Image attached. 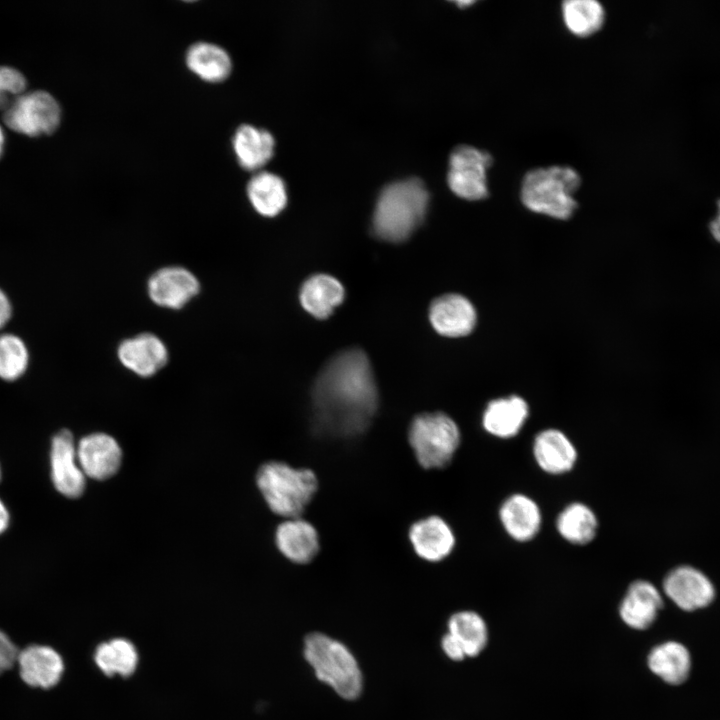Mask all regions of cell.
Returning <instances> with one entry per match:
<instances>
[{"label":"cell","instance_id":"cell-1","mask_svg":"<svg viewBox=\"0 0 720 720\" xmlns=\"http://www.w3.org/2000/svg\"><path fill=\"white\" fill-rule=\"evenodd\" d=\"M378 406V391L367 355L350 348L334 355L321 369L312 390L313 421L334 437L364 432Z\"/></svg>","mask_w":720,"mask_h":720},{"label":"cell","instance_id":"cell-2","mask_svg":"<svg viewBox=\"0 0 720 720\" xmlns=\"http://www.w3.org/2000/svg\"><path fill=\"white\" fill-rule=\"evenodd\" d=\"M428 202V190L417 177L386 185L379 194L373 213V232L389 242L406 240L423 222Z\"/></svg>","mask_w":720,"mask_h":720},{"label":"cell","instance_id":"cell-3","mask_svg":"<svg viewBox=\"0 0 720 720\" xmlns=\"http://www.w3.org/2000/svg\"><path fill=\"white\" fill-rule=\"evenodd\" d=\"M580 185L581 177L572 167L534 168L521 181L520 198L532 212L566 220L577 208L575 194Z\"/></svg>","mask_w":720,"mask_h":720},{"label":"cell","instance_id":"cell-4","mask_svg":"<svg viewBox=\"0 0 720 720\" xmlns=\"http://www.w3.org/2000/svg\"><path fill=\"white\" fill-rule=\"evenodd\" d=\"M256 480L269 508L290 519L303 513L318 488L313 471L275 461L263 464Z\"/></svg>","mask_w":720,"mask_h":720},{"label":"cell","instance_id":"cell-5","mask_svg":"<svg viewBox=\"0 0 720 720\" xmlns=\"http://www.w3.org/2000/svg\"><path fill=\"white\" fill-rule=\"evenodd\" d=\"M304 657L316 677L328 684L342 698L354 700L362 690L358 663L341 642L320 632L309 633L304 639Z\"/></svg>","mask_w":720,"mask_h":720},{"label":"cell","instance_id":"cell-6","mask_svg":"<svg viewBox=\"0 0 720 720\" xmlns=\"http://www.w3.org/2000/svg\"><path fill=\"white\" fill-rule=\"evenodd\" d=\"M408 439L422 467L442 468L459 447L460 431L455 421L442 412L422 413L412 420Z\"/></svg>","mask_w":720,"mask_h":720},{"label":"cell","instance_id":"cell-7","mask_svg":"<svg viewBox=\"0 0 720 720\" xmlns=\"http://www.w3.org/2000/svg\"><path fill=\"white\" fill-rule=\"evenodd\" d=\"M5 125L29 137L50 135L61 122V107L48 92L36 90L16 97L3 113Z\"/></svg>","mask_w":720,"mask_h":720},{"label":"cell","instance_id":"cell-8","mask_svg":"<svg viewBox=\"0 0 720 720\" xmlns=\"http://www.w3.org/2000/svg\"><path fill=\"white\" fill-rule=\"evenodd\" d=\"M492 155L470 145L456 146L449 156L447 182L458 197L469 201L483 200L489 195L488 170Z\"/></svg>","mask_w":720,"mask_h":720},{"label":"cell","instance_id":"cell-9","mask_svg":"<svg viewBox=\"0 0 720 720\" xmlns=\"http://www.w3.org/2000/svg\"><path fill=\"white\" fill-rule=\"evenodd\" d=\"M201 290L197 276L186 267L169 265L154 271L147 280L146 291L156 306L180 310L188 305Z\"/></svg>","mask_w":720,"mask_h":720},{"label":"cell","instance_id":"cell-10","mask_svg":"<svg viewBox=\"0 0 720 720\" xmlns=\"http://www.w3.org/2000/svg\"><path fill=\"white\" fill-rule=\"evenodd\" d=\"M116 355L125 369L141 378L155 376L169 361L165 342L151 332L123 339L117 346Z\"/></svg>","mask_w":720,"mask_h":720},{"label":"cell","instance_id":"cell-11","mask_svg":"<svg viewBox=\"0 0 720 720\" xmlns=\"http://www.w3.org/2000/svg\"><path fill=\"white\" fill-rule=\"evenodd\" d=\"M663 591L684 611L707 607L715 597L711 580L699 569L688 565L676 567L666 575Z\"/></svg>","mask_w":720,"mask_h":720},{"label":"cell","instance_id":"cell-12","mask_svg":"<svg viewBox=\"0 0 720 720\" xmlns=\"http://www.w3.org/2000/svg\"><path fill=\"white\" fill-rule=\"evenodd\" d=\"M51 478L56 490L68 498L80 497L85 489V474L77 458L72 433L62 429L52 438Z\"/></svg>","mask_w":720,"mask_h":720},{"label":"cell","instance_id":"cell-13","mask_svg":"<svg viewBox=\"0 0 720 720\" xmlns=\"http://www.w3.org/2000/svg\"><path fill=\"white\" fill-rule=\"evenodd\" d=\"M79 465L85 476L105 480L113 476L121 464L122 452L117 441L104 433L83 437L76 446Z\"/></svg>","mask_w":720,"mask_h":720},{"label":"cell","instance_id":"cell-14","mask_svg":"<svg viewBox=\"0 0 720 720\" xmlns=\"http://www.w3.org/2000/svg\"><path fill=\"white\" fill-rule=\"evenodd\" d=\"M429 319L433 328L447 337L468 335L476 323V311L472 303L459 294H446L436 298L430 305Z\"/></svg>","mask_w":720,"mask_h":720},{"label":"cell","instance_id":"cell-15","mask_svg":"<svg viewBox=\"0 0 720 720\" xmlns=\"http://www.w3.org/2000/svg\"><path fill=\"white\" fill-rule=\"evenodd\" d=\"M663 607L660 591L649 581L630 584L619 606L622 621L632 629L645 630L656 620Z\"/></svg>","mask_w":720,"mask_h":720},{"label":"cell","instance_id":"cell-16","mask_svg":"<svg viewBox=\"0 0 720 720\" xmlns=\"http://www.w3.org/2000/svg\"><path fill=\"white\" fill-rule=\"evenodd\" d=\"M409 539L416 554L430 562L443 560L455 546L451 527L438 516L416 521L409 529Z\"/></svg>","mask_w":720,"mask_h":720},{"label":"cell","instance_id":"cell-17","mask_svg":"<svg viewBox=\"0 0 720 720\" xmlns=\"http://www.w3.org/2000/svg\"><path fill=\"white\" fill-rule=\"evenodd\" d=\"M22 680L32 686L51 688L60 680L64 663L51 647L31 645L20 651L17 658Z\"/></svg>","mask_w":720,"mask_h":720},{"label":"cell","instance_id":"cell-18","mask_svg":"<svg viewBox=\"0 0 720 720\" xmlns=\"http://www.w3.org/2000/svg\"><path fill=\"white\" fill-rule=\"evenodd\" d=\"M533 455L538 466L553 475L570 471L577 460V451L571 440L562 431L552 428L537 434Z\"/></svg>","mask_w":720,"mask_h":720},{"label":"cell","instance_id":"cell-19","mask_svg":"<svg viewBox=\"0 0 720 720\" xmlns=\"http://www.w3.org/2000/svg\"><path fill=\"white\" fill-rule=\"evenodd\" d=\"M280 552L298 564L310 562L319 551L318 533L309 522L292 518L281 523L275 534Z\"/></svg>","mask_w":720,"mask_h":720},{"label":"cell","instance_id":"cell-20","mask_svg":"<svg viewBox=\"0 0 720 720\" xmlns=\"http://www.w3.org/2000/svg\"><path fill=\"white\" fill-rule=\"evenodd\" d=\"M499 518L507 534L518 542L534 538L541 526L537 503L524 494L509 496L500 507Z\"/></svg>","mask_w":720,"mask_h":720},{"label":"cell","instance_id":"cell-21","mask_svg":"<svg viewBox=\"0 0 720 720\" xmlns=\"http://www.w3.org/2000/svg\"><path fill=\"white\" fill-rule=\"evenodd\" d=\"M274 145V137L268 130L250 124L240 125L232 138L237 162L248 171L264 166L273 156Z\"/></svg>","mask_w":720,"mask_h":720},{"label":"cell","instance_id":"cell-22","mask_svg":"<svg viewBox=\"0 0 720 720\" xmlns=\"http://www.w3.org/2000/svg\"><path fill=\"white\" fill-rule=\"evenodd\" d=\"M529 409L524 399L509 396L492 400L482 418L486 432L498 438H511L519 433L528 417Z\"/></svg>","mask_w":720,"mask_h":720},{"label":"cell","instance_id":"cell-23","mask_svg":"<svg viewBox=\"0 0 720 720\" xmlns=\"http://www.w3.org/2000/svg\"><path fill=\"white\" fill-rule=\"evenodd\" d=\"M185 63L193 74L210 83L226 80L232 71V60L228 52L210 42L199 41L192 44L186 51Z\"/></svg>","mask_w":720,"mask_h":720},{"label":"cell","instance_id":"cell-24","mask_svg":"<svg viewBox=\"0 0 720 720\" xmlns=\"http://www.w3.org/2000/svg\"><path fill=\"white\" fill-rule=\"evenodd\" d=\"M344 288L328 274H315L303 283L299 293L303 308L316 318H327L344 299Z\"/></svg>","mask_w":720,"mask_h":720},{"label":"cell","instance_id":"cell-25","mask_svg":"<svg viewBox=\"0 0 720 720\" xmlns=\"http://www.w3.org/2000/svg\"><path fill=\"white\" fill-rule=\"evenodd\" d=\"M649 669L670 685L686 681L691 668V657L687 648L679 642L661 643L648 654Z\"/></svg>","mask_w":720,"mask_h":720},{"label":"cell","instance_id":"cell-26","mask_svg":"<svg viewBox=\"0 0 720 720\" xmlns=\"http://www.w3.org/2000/svg\"><path fill=\"white\" fill-rule=\"evenodd\" d=\"M247 196L262 216L274 217L287 204V191L282 178L268 171L254 174L247 184Z\"/></svg>","mask_w":720,"mask_h":720},{"label":"cell","instance_id":"cell-27","mask_svg":"<svg viewBox=\"0 0 720 720\" xmlns=\"http://www.w3.org/2000/svg\"><path fill=\"white\" fill-rule=\"evenodd\" d=\"M556 528L569 543L585 545L594 539L598 521L591 508L583 503L574 502L560 512L556 520Z\"/></svg>","mask_w":720,"mask_h":720},{"label":"cell","instance_id":"cell-28","mask_svg":"<svg viewBox=\"0 0 720 720\" xmlns=\"http://www.w3.org/2000/svg\"><path fill=\"white\" fill-rule=\"evenodd\" d=\"M448 633L459 643L466 657L479 655L488 643L486 622L474 611L454 613L448 620Z\"/></svg>","mask_w":720,"mask_h":720},{"label":"cell","instance_id":"cell-29","mask_svg":"<svg viewBox=\"0 0 720 720\" xmlns=\"http://www.w3.org/2000/svg\"><path fill=\"white\" fill-rule=\"evenodd\" d=\"M564 25L573 35L581 38L597 33L605 22V10L595 0H567L561 5Z\"/></svg>","mask_w":720,"mask_h":720},{"label":"cell","instance_id":"cell-30","mask_svg":"<svg viewBox=\"0 0 720 720\" xmlns=\"http://www.w3.org/2000/svg\"><path fill=\"white\" fill-rule=\"evenodd\" d=\"M94 659L99 669L107 676L114 674L129 676L136 669L138 655L130 641L117 638L101 643L96 648Z\"/></svg>","mask_w":720,"mask_h":720},{"label":"cell","instance_id":"cell-31","mask_svg":"<svg viewBox=\"0 0 720 720\" xmlns=\"http://www.w3.org/2000/svg\"><path fill=\"white\" fill-rule=\"evenodd\" d=\"M29 350L24 340L13 333H0V379L13 382L27 371Z\"/></svg>","mask_w":720,"mask_h":720},{"label":"cell","instance_id":"cell-32","mask_svg":"<svg viewBox=\"0 0 720 720\" xmlns=\"http://www.w3.org/2000/svg\"><path fill=\"white\" fill-rule=\"evenodd\" d=\"M27 81L24 75L15 68L0 67V93L15 99L25 93Z\"/></svg>","mask_w":720,"mask_h":720},{"label":"cell","instance_id":"cell-33","mask_svg":"<svg viewBox=\"0 0 720 720\" xmlns=\"http://www.w3.org/2000/svg\"><path fill=\"white\" fill-rule=\"evenodd\" d=\"M19 651L9 637L0 630V674L17 662Z\"/></svg>","mask_w":720,"mask_h":720},{"label":"cell","instance_id":"cell-34","mask_svg":"<svg viewBox=\"0 0 720 720\" xmlns=\"http://www.w3.org/2000/svg\"><path fill=\"white\" fill-rule=\"evenodd\" d=\"M441 646L446 656L453 661H461L466 657L459 643L449 633L443 636Z\"/></svg>","mask_w":720,"mask_h":720},{"label":"cell","instance_id":"cell-35","mask_svg":"<svg viewBox=\"0 0 720 720\" xmlns=\"http://www.w3.org/2000/svg\"><path fill=\"white\" fill-rule=\"evenodd\" d=\"M12 313V303L5 291L0 288V329L7 325L12 317Z\"/></svg>","mask_w":720,"mask_h":720},{"label":"cell","instance_id":"cell-36","mask_svg":"<svg viewBox=\"0 0 720 720\" xmlns=\"http://www.w3.org/2000/svg\"><path fill=\"white\" fill-rule=\"evenodd\" d=\"M710 232L714 239L720 242V200L717 202V214L710 223Z\"/></svg>","mask_w":720,"mask_h":720},{"label":"cell","instance_id":"cell-37","mask_svg":"<svg viewBox=\"0 0 720 720\" xmlns=\"http://www.w3.org/2000/svg\"><path fill=\"white\" fill-rule=\"evenodd\" d=\"M9 525V512L5 504L0 499V534L3 533Z\"/></svg>","mask_w":720,"mask_h":720},{"label":"cell","instance_id":"cell-38","mask_svg":"<svg viewBox=\"0 0 720 720\" xmlns=\"http://www.w3.org/2000/svg\"><path fill=\"white\" fill-rule=\"evenodd\" d=\"M13 100L0 93V110L4 112Z\"/></svg>","mask_w":720,"mask_h":720},{"label":"cell","instance_id":"cell-39","mask_svg":"<svg viewBox=\"0 0 720 720\" xmlns=\"http://www.w3.org/2000/svg\"><path fill=\"white\" fill-rule=\"evenodd\" d=\"M3 147H4V133H3V130H2V128H1V126H0V156H1L2 151H3Z\"/></svg>","mask_w":720,"mask_h":720},{"label":"cell","instance_id":"cell-40","mask_svg":"<svg viewBox=\"0 0 720 720\" xmlns=\"http://www.w3.org/2000/svg\"><path fill=\"white\" fill-rule=\"evenodd\" d=\"M0 479H1V469H0Z\"/></svg>","mask_w":720,"mask_h":720}]
</instances>
